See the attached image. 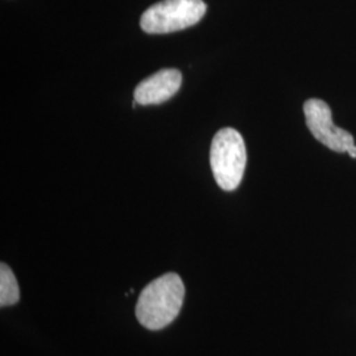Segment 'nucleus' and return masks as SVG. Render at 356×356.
Listing matches in <instances>:
<instances>
[{"label": "nucleus", "instance_id": "obj_1", "mask_svg": "<svg viewBox=\"0 0 356 356\" xmlns=\"http://www.w3.org/2000/svg\"><path fill=\"white\" fill-rule=\"evenodd\" d=\"M185 286L177 273H166L149 282L136 304V317L148 330H161L177 318Z\"/></svg>", "mask_w": 356, "mask_h": 356}, {"label": "nucleus", "instance_id": "obj_2", "mask_svg": "<svg viewBox=\"0 0 356 356\" xmlns=\"http://www.w3.org/2000/svg\"><path fill=\"white\" fill-rule=\"evenodd\" d=\"M247 164V149L242 135L234 128L218 131L210 148V165L216 184L226 191H235Z\"/></svg>", "mask_w": 356, "mask_h": 356}, {"label": "nucleus", "instance_id": "obj_3", "mask_svg": "<svg viewBox=\"0 0 356 356\" xmlns=\"http://www.w3.org/2000/svg\"><path fill=\"white\" fill-rule=\"evenodd\" d=\"M206 10L204 0H163L143 13L141 29L151 35L182 31L197 24Z\"/></svg>", "mask_w": 356, "mask_h": 356}, {"label": "nucleus", "instance_id": "obj_4", "mask_svg": "<svg viewBox=\"0 0 356 356\" xmlns=\"http://www.w3.org/2000/svg\"><path fill=\"white\" fill-rule=\"evenodd\" d=\"M306 126L312 135L331 151L347 152L356 159V145L354 136L343 128L337 127L332 120L329 104L322 99H309L304 104Z\"/></svg>", "mask_w": 356, "mask_h": 356}, {"label": "nucleus", "instance_id": "obj_5", "mask_svg": "<svg viewBox=\"0 0 356 356\" xmlns=\"http://www.w3.org/2000/svg\"><path fill=\"white\" fill-rule=\"evenodd\" d=\"M181 83V72L177 69H163L140 82L135 89L134 97L135 101L143 106L160 104L177 94Z\"/></svg>", "mask_w": 356, "mask_h": 356}, {"label": "nucleus", "instance_id": "obj_6", "mask_svg": "<svg viewBox=\"0 0 356 356\" xmlns=\"http://www.w3.org/2000/svg\"><path fill=\"white\" fill-rule=\"evenodd\" d=\"M20 291L16 277L11 268L7 264H0V306H11L17 304Z\"/></svg>", "mask_w": 356, "mask_h": 356}]
</instances>
